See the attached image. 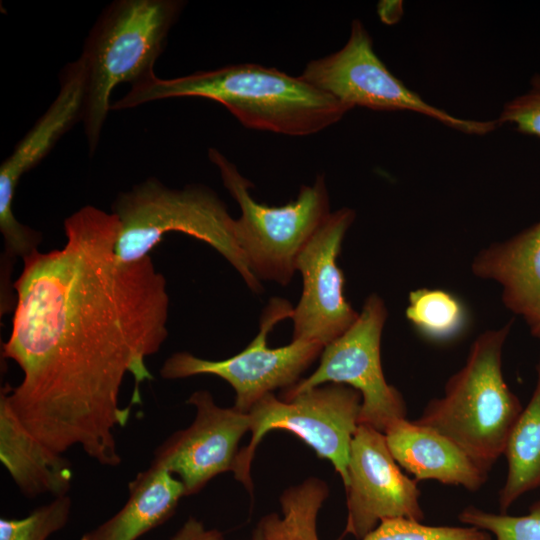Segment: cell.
I'll return each mask as SVG.
<instances>
[{"instance_id": "obj_3", "label": "cell", "mask_w": 540, "mask_h": 540, "mask_svg": "<svg viewBox=\"0 0 540 540\" xmlns=\"http://www.w3.org/2000/svg\"><path fill=\"white\" fill-rule=\"evenodd\" d=\"M180 0H116L100 14L85 39L82 123L90 155L100 141L115 87L153 76L169 31L179 18Z\"/></svg>"}, {"instance_id": "obj_27", "label": "cell", "mask_w": 540, "mask_h": 540, "mask_svg": "<svg viewBox=\"0 0 540 540\" xmlns=\"http://www.w3.org/2000/svg\"><path fill=\"white\" fill-rule=\"evenodd\" d=\"M252 540H270L262 520L253 532Z\"/></svg>"}, {"instance_id": "obj_21", "label": "cell", "mask_w": 540, "mask_h": 540, "mask_svg": "<svg viewBox=\"0 0 540 540\" xmlns=\"http://www.w3.org/2000/svg\"><path fill=\"white\" fill-rule=\"evenodd\" d=\"M71 507V498L64 495L54 497L24 518H1L0 540H47L68 523Z\"/></svg>"}, {"instance_id": "obj_9", "label": "cell", "mask_w": 540, "mask_h": 540, "mask_svg": "<svg viewBox=\"0 0 540 540\" xmlns=\"http://www.w3.org/2000/svg\"><path fill=\"white\" fill-rule=\"evenodd\" d=\"M293 308L286 299L271 298L261 314L257 335L242 351L223 360L176 352L163 363L161 377L172 380L205 374L218 376L235 391L233 407L248 413L265 395L296 384L322 353L324 346L310 341L291 340L282 347H268L267 336L279 322L291 318Z\"/></svg>"}, {"instance_id": "obj_15", "label": "cell", "mask_w": 540, "mask_h": 540, "mask_svg": "<svg viewBox=\"0 0 540 540\" xmlns=\"http://www.w3.org/2000/svg\"><path fill=\"white\" fill-rule=\"evenodd\" d=\"M384 435L395 461L417 482L435 480L477 491L488 480L487 470L430 427L401 418L392 422Z\"/></svg>"}, {"instance_id": "obj_28", "label": "cell", "mask_w": 540, "mask_h": 540, "mask_svg": "<svg viewBox=\"0 0 540 540\" xmlns=\"http://www.w3.org/2000/svg\"><path fill=\"white\" fill-rule=\"evenodd\" d=\"M263 523H264V526H265V529L267 531V534L270 538V540H289L288 538L284 537V536H281L279 534H277L271 527L269 521H268V518L265 517L262 519Z\"/></svg>"}, {"instance_id": "obj_19", "label": "cell", "mask_w": 540, "mask_h": 540, "mask_svg": "<svg viewBox=\"0 0 540 540\" xmlns=\"http://www.w3.org/2000/svg\"><path fill=\"white\" fill-rule=\"evenodd\" d=\"M536 371L533 394L514 424L504 450L508 472L499 492L502 512L524 493L540 487V358Z\"/></svg>"}, {"instance_id": "obj_7", "label": "cell", "mask_w": 540, "mask_h": 540, "mask_svg": "<svg viewBox=\"0 0 540 540\" xmlns=\"http://www.w3.org/2000/svg\"><path fill=\"white\" fill-rule=\"evenodd\" d=\"M361 404L357 390L339 383L314 387L288 401L273 393L265 395L248 412L251 438L237 455L232 470L235 479L251 492V464L258 444L268 432L284 430L295 434L319 457L329 460L345 486Z\"/></svg>"}, {"instance_id": "obj_13", "label": "cell", "mask_w": 540, "mask_h": 540, "mask_svg": "<svg viewBox=\"0 0 540 540\" xmlns=\"http://www.w3.org/2000/svg\"><path fill=\"white\" fill-rule=\"evenodd\" d=\"M345 488L344 534L358 540L386 520H424L417 481L400 470L384 433L368 425L359 424L354 434Z\"/></svg>"}, {"instance_id": "obj_29", "label": "cell", "mask_w": 540, "mask_h": 540, "mask_svg": "<svg viewBox=\"0 0 540 540\" xmlns=\"http://www.w3.org/2000/svg\"><path fill=\"white\" fill-rule=\"evenodd\" d=\"M531 334L540 340V322L530 327Z\"/></svg>"}, {"instance_id": "obj_10", "label": "cell", "mask_w": 540, "mask_h": 540, "mask_svg": "<svg viewBox=\"0 0 540 540\" xmlns=\"http://www.w3.org/2000/svg\"><path fill=\"white\" fill-rule=\"evenodd\" d=\"M388 311L384 300L371 293L356 322L339 338L324 346L317 369L284 389L288 401L314 387L339 383L357 390L362 397L359 424L380 432L394 421L406 418L401 393L385 379L381 363V338Z\"/></svg>"}, {"instance_id": "obj_22", "label": "cell", "mask_w": 540, "mask_h": 540, "mask_svg": "<svg viewBox=\"0 0 540 540\" xmlns=\"http://www.w3.org/2000/svg\"><path fill=\"white\" fill-rule=\"evenodd\" d=\"M459 520L488 532L495 540H540V502L523 516L495 514L469 506L461 511Z\"/></svg>"}, {"instance_id": "obj_5", "label": "cell", "mask_w": 540, "mask_h": 540, "mask_svg": "<svg viewBox=\"0 0 540 540\" xmlns=\"http://www.w3.org/2000/svg\"><path fill=\"white\" fill-rule=\"evenodd\" d=\"M112 212L120 222L115 248L121 262L140 260L166 233L182 232L214 248L252 292H263L261 281L249 269L236 242L235 219L213 189L202 184L170 188L156 178H148L120 193Z\"/></svg>"}, {"instance_id": "obj_23", "label": "cell", "mask_w": 540, "mask_h": 540, "mask_svg": "<svg viewBox=\"0 0 540 540\" xmlns=\"http://www.w3.org/2000/svg\"><path fill=\"white\" fill-rule=\"evenodd\" d=\"M360 540H492V537L471 526H429L401 518L381 522Z\"/></svg>"}, {"instance_id": "obj_17", "label": "cell", "mask_w": 540, "mask_h": 540, "mask_svg": "<svg viewBox=\"0 0 540 540\" xmlns=\"http://www.w3.org/2000/svg\"><path fill=\"white\" fill-rule=\"evenodd\" d=\"M0 460L24 496L68 495L73 477L69 460L27 430L3 390L0 391Z\"/></svg>"}, {"instance_id": "obj_24", "label": "cell", "mask_w": 540, "mask_h": 540, "mask_svg": "<svg viewBox=\"0 0 540 540\" xmlns=\"http://www.w3.org/2000/svg\"><path fill=\"white\" fill-rule=\"evenodd\" d=\"M499 124H512L518 131L540 136V76L533 78L531 88L507 102L497 119Z\"/></svg>"}, {"instance_id": "obj_6", "label": "cell", "mask_w": 540, "mask_h": 540, "mask_svg": "<svg viewBox=\"0 0 540 540\" xmlns=\"http://www.w3.org/2000/svg\"><path fill=\"white\" fill-rule=\"evenodd\" d=\"M208 157L240 207L234 235L249 269L259 281L287 286L297 271L300 252L332 213L325 175L318 174L312 185H302L295 200L269 206L251 196L253 184L220 151L210 148Z\"/></svg>"}, {"instance_id": "obj_8", "label": "cell", "mask_w": 540, "mask_h": 540, "mask_svg": "<svg viewBox=\"0 0 540 540\" xmlns=\"http://www.w3.org/2000/svg\"><path fill=\"white\" fill-rule=\"evenodd\" d=\"M300 77L352 109L358 106L379 111H411L474 135L490 133L500 125L497 120L462 119L427 103L389 71L358 19L352 21L345 45L308 62Z\"/></svg>"}, {"instance_id": "obj_4", "label": "cell", "mask_w": 540, "mask_h": 540, "mask_svg": "<svg viewBox=\"0 0 540 540\" xmlns=\"http://www.w3.org/2000/svg\"><path fill=\"white\" fill-rule=\"evenodd\" d=\"M512 322L481 333L465 364L446 382L416 420L455 442L488 472L504 454L523 407L507 385L502 353Z\"/></svg>"}, {"instance_id": "obj_25", "label": "cell", "mask_w": 540, "mask_h": 540, "mask_svg": "<svg viewBox=\"0 0 540 540\" xmlns=\"http://www.w3.org/2000/svg\"><path fill=\"white\" fill-rule=\"evenodd\" d=\"M171 540H226L216 529L206 528L202 522L190 517L172 536Z\"/></svg>"}, {"instance_id": "obj_18", "label": "cell", "mask_w": 540, "mask_h": 540, "mask_svg": "<svg viewBox=\"0 0 540 540\" xmlns=\"http://www.w3.org/2000/svg\"><path fill=\"white\" fill-rule=\"evenodd\" d=\"M129 496L111 518L81 540H137L165 522L185 496L182 482L167 469L151 464L128 484Z\"/></svg>"}, {"instance_id": "obj_20", "label": "cell", "mask_w": 540, "mask_h": 540, "mask_svg": "<svg viewBox=\"0 0 540 540\" xmlns=\"http://www.w3.org/2000/svg\"><path fill=\"white\" fill-rule=\"evenodd\" d=\"M405 316L425 339L448 342L469 325L465 304L453 293L439 288H418L409 292Z\"/></svg>"}, {"instance_id": "obj_2", "label": "cell", "mask_w": 540, "mask_h": 540, "mask_svg": "<svg viewBox=\"0 0 540 540\" xmlns=\"http://www.w3.org/2000/svg\"><path fill=\"white\" fill-rule=\"evenodd\" d=\"M177 97L218 102L247 128L288 136L318 133L352 109L300 76L242 63L171 79L155 75L132 85L111 110Z\"/></svg>"}, {"instance_id": "obj_14", "label": "cell", "mask_w": 540, "mask_h": 540, "mask_svg": "<svg viewBox=\"0 0 540 540\" xmlns=\"http://www.w3.org/2000/svg\"><path fill=\"white\" fill-rule=\"evenodd\" d=\"M186 402L195 408L193 422L158 446L151 464L175 475L190 496L215 476L233 470L251 421L248 413L217 405L207 390L193 392Z\"/></svg>"}, {"instance_id": "obj_11", "label": "cell", "mask_w": 540, "mask_h": 540, "mask_svg": "<svg viewBox=\"0 0 540 540\" xmlns=\"http://www.w3.org/2000/svg\"><path fill=\"white\" fill-rule=\"evenodd\" d=\"M85 72L78 58L60 74L59 92L44 114L17 143L0 166V231L4 241L1 262L14 266L38 250L42 235L20 221L13 212V200L21 177L37 166L57 141L75 124L82 122Z\"/></svg>"}, {"instance_id": "obj_26", "label": "cell", "mask_w": 540, "mask_h": 540, "mask_svg": "<svg viewBox=\"0 0 540 540\" xmlns=\"http://www.w3.org/2000/svg\"><path fill=\"white\" fill-rule=\"evenodd\" d=\"M378 11L382 21L392 23L398 17V4L397 2L383 1L380 3Z\"/></svg>"}, {"instance_id": "obj_16", "label": "cell", "mask_w": 540, "mask_h": 540, "mask_svg": "<svg viewBox=\"0 0 540 540\" xmlns=\"http://www.w3.org/2000/svg\"><path fill=\"white\" fill-rule=\"evenodd\" d=\"M479 279L501 287L504 306L529 328L540 322V220L513 237L480 250L471 262Z\"/></svg>"}, {"instance_id": "obj_12", "label": "cell", "mask_w": 540, "mask_h": 540, "mask_svg": "<svg viewBox=\"0 0 540 540\" xmlns=\"http://www.w3.org/2000/svg\"><path fill=\"white\" fill-rule=\"evenodd\" d=\"M356 217L353 209L332 212L300 252L296 269L303 289L293 308L292 340L326 346L343 335L358 319L344 295V274L337 264L345 235Z\"/></svg>"}, {"instance_id": "obj_1", "label": "cell", "mask_w": 540, "mask_h": 540, "mask_svg": "<svg viewBox=\"0 0 540 540\" xmlns=\"http://www.w3.org/2000/svg\"><path fill=\"white\" fill-rule=\"evenodd\" d=\"M119 229L113 212L86 205L65 219L62 248L23 259L2 344L23 378L1 390L27 430L58 454L79 446L107 467L120 465L115 431L153 380L145 359L168 336L166 279L150 255L118 259Z\"/></svg>"}]
</instances>
